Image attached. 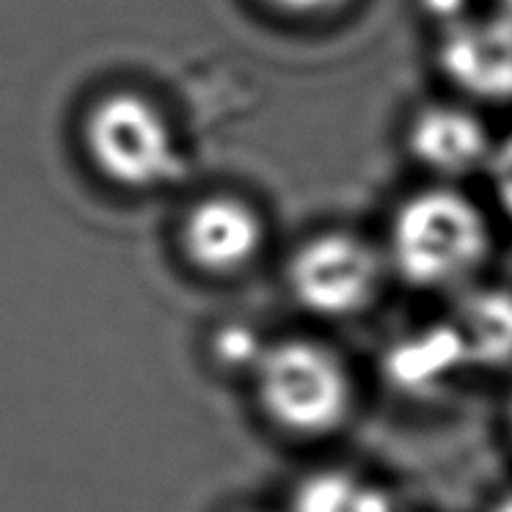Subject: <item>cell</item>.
Returning <instances> with one entry per match:
<instances>
[{
    "label": "cell",
    "mask_w": 512,
    "mask_h": 512,
    "mask_svg": "<svg viewBox=\"0 0 512 512\" xmlns=\"http://www.w3.org/2000/svg\"><path fill=\"white\" fill-rule=\"evenodd\" d=\"M466 6H468V0H422L424 12L430 14L433 20L446 23V28L466 17Z\"/></svg>",
    "instance_id": "13"
},
{
    "label": "cell",
    "mask_w": 512,
    "mask_h": 512,
    "mask_svg": "<svg viewBox=\"0 0 512 512\" xmlns=\"http://www.w3.org/2000/svg\"><path fill=\"white\" fill-rule=\"evenodd\" d=\"M185 245L201 268L229 273L254 259L262 245V223L243 201L215 196L188 215Z\"/></svg>",
    "instance_id": "6"
},
{
    "label": "cell",
    "mask_w": 512,
    "mask_h": 512,
    "mask_svg": "<svg viewBox=\"0 0 512 512\" xmlns=\"http://www.w3.org/2000/svg\"><path fill=\"white\" fill-rule=\"evenodd\" d=\"M490 174H493V185H496V196L504 212L512 221V138L493 152L490 160Z\"/></svg>",
    "instance_id": "11"
},
{
    "label": "cell",
    "mask_w": 512,
    "mask_h": 512,
    "mask_svg": "<svg viewBox=\"0 0 512 512\" xmlns=\"http://www.w3.org/2000/svg\"><path fill=\"white\" fill-rule=\"evenodd\" d=\"M499 14L512 23V0H499Z\"/></svg>",
    "instance_id": "15"
},
{
    "label": "cell",
    "mask_w": 512,
    "mask_h": 512,
    "mask_svg": "<svg viewBox=\"0 0 512 512\" xmlns=\"http://www.w3.org/2000/svg\"><path fill=\"white\" fill-rule=\"evenodd\" d=\"M259 391L270 416L295 433H328L342 422L350 400L345 369L325 347L284 342L256 361Z\"/></svg>",
    "instance_id": "3"
},
{
    "label": "cell",
    "mask_w": 512,
    "mask_h": 512,
    "mask_svg": "<svg viewBox=\"0 0 512 512\" xmlns=\"http://www.w3.org/2000/svg\"><path fill=\"white\" fill-rule=\"evenodd\" d=\"M441 69L457 86L482 100H512V23L501 14L463 17L446 28Z\"/></svg>",
    "instance_id": "5"
},
{
    "label": "cell",
    "mask_w": 512,
    "mask_h": 512,
    "mask_svg": "<svg viewBox=\"0 0 512 512\" xmlns=\"http://www.w3.org/2000/svg\"><path fill=\"white\" fill-rule=\"evenodd\" d=\"M86 144L102 174L127 188H155L179 171L177 144L163 113L130 91L91 108Z\"/></svg>",
    "instance_id": "2"
},
{
    "label": "cell",
    "mask_w": 512,
    "mask_h": 512,
    "mask_svg": "<svg viewBox=\"0 0 512 512\" xmlns=\"http://www.w3.org/2000/svg\"><path fill=\"white\" fill-rule=\"evenodd\" d=\"M292 512H394V507L375 485L342 471H323L298 488Z\"/></svg>",
    "instance_id": "10"
},
{
    "label": "cell",
    "mask_w": 512,
    "mask_h": 512,
    "mask_svg": "<svg viewBox=\"0 0 512 512\" xmlns=\"http://www.w3.org/2000/svg\"><path fill=\"white\" fill-rule=\"evenodd\" d=\"M455 328L466 342L468 361L501 364L512 358V295L482 290L468 295L457 309Z\"/></svg>",
    "instance_id": "9"
},
{
    "label": "cell",
    "mask_w": 512,
    "mask_h": 512,
    "mask_svg": "<svg viewBox=\"0 0 512 512\" xmlns=\"http://www.w3.org/2000/svg\"><path fill=\"white\" fill-rule=\"evenodd\" d=\"M493 512H512V493H510V496H507V499H501L499 507H496V510H493Z\"/></svg>",
    "instance_id": "16"
},
{
    "label": "cell",
    "mask_w": 512,
    "mask_h": 512,
    "mask_svg": "<svg viewBox=\"0 0 512 512\" xmlns=\"http://www.w3.org/2000/svg\"><path fill=\"white\" fill-rule=\"evenodd\" d=\"M488 251L479 210L452 190H427L405 201L391 226V259L411 284L444 287L460 281Z\"/></svg>",
    "instance_id": "1"
},
{
    "label": "cell",
    "mask_w": 512,
    "mask_h": 512,
    "mask_svg": "<svg viewBox=\"0 0 512 512\" xmlns=\"http://www.w3.org/2000/svg\"><path fill=\"white\" fill-rule=\"evenodd\" d=\"M290 284L306 309L339 317L356 312L369 301L378 284V262L356 237L323 234L295 254Z\"/></svg>",
    "instance_id": "4"
},
{
    "label": "cell",
    "mask_w": 512,
    "mask_h": 512,
    "mask_svg": "<svg viewBox=\"0 0 512 512\" xmlns=\"http://www.w3.org/2000/svg\"><path fill=\"white\" fill-rule=\"evenodd\" d=\"M276 3L281 9H290V12L298 14H312V12H325V9H334L336 3L342 0H270Z\"/></svg>",
    "instance_id": "14"
},
{
    "label": "cell",
    "mask_w": 512,
    "mask_h": 512,
    "mask_svg": "<svg viewBox=\"0 0 512 512\" xmlns=\"http://www.w3.org/2000/svg\"><path fill=\"white\" fill-rule=\"evenodd\" d=\"M468 361L466 342L455 323L438 325L394 347L386 361L389 378L408 391H422L444 380Z\"/></svg>",
    "instance_id": "8"
},
{
    "label": "cell",
    "mask_w": 512,
    "mask_h": 512,
    "mask_svg": "<svg viewBox=\"0 0 512 512\" xmlns=\"http://www.w3.org/2000/svg\"><path fill=\"white\" fill-rule=\"evenodd\" d=\"M413 157L441 174H466L488 157L485 127L460 108H427L408 133Z\"/></svg>",
    "instance_id": "7"
},
{
    "label": "cell",
    "mask_w": 512,
    "mask_h": 512,
    "mask_svg": "<svg viewBox=\"0 0 512 512\" xmlns=\"http://www.w3.org/2000/svg\"><path fill=\"white\" fill-rule=\"evenodd\" d=\"M221 353L223 358H229L234 364H248V361H259V356L265 350H259L254 342V336L248 334L245 328L240 331H226L221 339Z\"/></svg>",
    "instance_id": "12"
}]
</instances>
